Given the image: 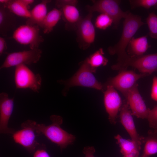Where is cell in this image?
<instances>
[{"label":"cell","instance_id":"obj_29","mask_svg":"<svg viewBox=\"0 0 157 157\" xmlns=\"http://www.w3.org/2000/svg\"><path fill=\"white\" fill-rule=\"evenodd\" d=\"M33 157H50V156L46 150L45 145L42 144L34 152Z\"/></svg>","mask_w":157,"mask_h":157},{"label":"cell","instance_id":"obj_22","mask_svg":"<svg viewBox=\"0 0 157 157\" xmlns=\"http://www.w3.org/2000/svg\"><path fill=\"white\" fill-rule=\"evenodd\" d=\"M3 5L15 15L27 19L30 17V6L23 0H9L6 4Z\"/></svg>","mask_w":157,"mask_h":157},{"label":"cell","instance_id":"obj_26","mask_svg":"<svg viewBox=\"0 0 157 157\" xmlns=\"http://www.w3.org/2000/svg\"><path fill=\"white\" fill-rule=\"evenodd\" d=\"M113 24V19L110 17L106 14L100 13L96 18L95 26L99 29L104 30Z\"/></svg>","mask_w":157,"mask_h":157},{"label":"cell","instance_id":"obj_30","mask_svg":"<svg viewBox=\"0 0 157 157\" xmlns=\"http://www.w3.org/2000/svg\"><path fill=\"white\" fill-rule=\"evenodd\" d=\"M151 97L154 100L157 102V76H154L153 78L151 92Z\"/></svg>","mask_w":157,"mask_h":157},{"label":"cell","instance_id":"obj_13","mask_svg":"<svg viewBox=\"0 0 157 157\" xmlns=\"http://www.w3.org/2000/svg\"><path fill=\"white\" fill-rule=\"evenodd\" d=\"M137 83L125 97L132 115L138 118L147 119L150 109L147 108L138 89Z\"/></svg>","mask_w":157,"mask_h":157},{"label":"cell","instance_id":"obj_28","mask_svg":"<svg viewBox=\"0 0 157 157\" xmlns=\"http://www.w3.org/2000/svg\"><path fill=\"white\" fill-rule=\"evenodd\" d=\"M147 119L149 127L157 129V106L149 109Z\"/></svg>","mask_w":157,"mask_h":157},{"label":"cell","instance_id":"obj_11","mask_svg":"<svg viewBox=\"0 0 157 157\" xmlns=\"http://www.w3.org/2000/svg\"><path fill=\"white\" fill-rule=\"evenodd\" d=\"M104 92V102L108 115V119L111 124H115L118 113L122 105L121 98L116 89L113 86L106 87Z\"/></svg>","mask_w":157,"mask_h":157},{"label":"cell","instance_id":"obj_3","mask_svg":"<svg viewBox=\"0 0 157 157\" xmlns=\"http://www.w3.org/2000/svg\"><path fill=\"white\" fill-rule=\"evenodd\" d=\"M145 24L140 17L129 12L124 19L121 38L115 45L108 48L109 53L112 55H116L117 57L126 53L127 47L130 41L139 28Z\"/></svg>","mask_w":157,"mask_h":157},{"label":"cell","instance_id":"obj_18","mask_svg":"<svg viewBox=\"0 0 157 157\" xmlns=\"http://www.w3.org/2000/svg\"><path fill=\"white\" fill-rule=\"evenodd\" d=\"M150 47L147 35L137 38L133 37L127 46L126 52L131 56H140L144 55Z\"/></svg>","mask_w":157,"mask_h":157},{"label":"cell","instance_id":"obj_4","mask_svg":"<svg viewBox=\"0 0 157 157\" xmlns=\"http://www.w3.org/2000/svg\"><path fill=\"white\" fill-rule=\"evenodd\" d=\"M92 73L86 58L78 71L71 78L66 80L58 81V83L65 86L62 91L63 94L66 95L69 88L75 86L92 88L98 90H104V84L99 82Z\"/></svg>","mask_w":157,"mask_h":157},{"label":"cell","instance_id":"obj_2","mask_svg":"<svg viewBox=\"0 0 157 157\" xmlns=\"http://www.w3.org/2000/svg\"><path fill=\"white\" fill-rule=\"evenodd\" d=\"M131 67L141 73L149 75L157 71V53L132 57L127 53L117 58V63L113 65L111 69L120 71L126 69Z\"/></svg>","mask_w":157,"mask_h":157},{"label":"cell","instance_id":"obj_7","mask_svg":"<svg viewBox=\"0 0 157 157\" xmlns=\"http://www.w3.org/2000/svg\"><path fill=\"white\" fill-rule=\"evenodd\" d=\"M12 37L19 44L28 46L32 49H39L44 41L40 33V27L37 25H21L14 31Z\"/></svg>","mask_w":157,"mask_h":157},{"label":"cell","instance_id":"obj_12","mask_svg":"<svg viewBox=\"0 0 157 157\" xmlns=\"http://www.w3.org/2000/svg\"><path fill=\"white\" fill-rule=\"evenodd\" d=\"M120 122L133 140L140 149L144 143V137L138 133L135 126L131 111L126 102L122 104L120 110Z\"/></svg>","mask_w":157,"mask_h":157},{"label":"cell","instance_id":"obj_15","mask_svg":"<svg viewBox=\"0 0 157 157\" xmlns=\"http://www.w3.org/2000/svg\"><path fill=\"white\" fill-rule=\"evenodd\" d=\"M35 131L28 127L22 128L12 134L14 142L26 149L30 153H33L40 144L35 139Z\"/></svg>","mask_w":157,"mask_h":157},{"label":"cell","instance_id":"obj_34","mask_svg":"<svg viewBox=\"0 0 157 157\" xmlns=\"http://www.w3.org/2000/svg\"><path fill=\"white\" fill-rule=\"evenodd\" d=\"M140 157H149L143 154Z\"/></svg>","mask_w":157,"mask_h":157},{"label":"cell","instance_id":"obj_5","mask_svg":"<svg viewBox=\"0 0 157 157\" xmlns=\"http://www.w3.org/2000/svg\"><path fill=\"white\" fill-rule=\"evenodd\" d=\"M92 5H87L86 8L88 12H98L107 15L113 19L114 28L117 29L120 21L124 19L129 11H124L120 8V1L117 0H92Z\"/></svg>","mask_w":157,"mask_h":157},{"label":"cell","instance_id":"obj_19","mask_svg":"<svg viewBox=\"0 0 157 157\" xmlns=\"http://www.w3.org/2000/svg\"><path fill=\"white\" fill-rule=\"evenodd\" d=\"M50 0H43L36 5L30 10V17L27 19L26 24L31 25H37L41 27L47 13V5Z\"/></svg>","mask_w":157,"mask_h":157},{"label":"cell","instance_id":"obj_8","mask_svg":"<svg viewBox=\"0 0 157 157\" xmlns=\"http://www.w3.org/2000/svg\"><path fill=\"white\" fill-rule=\"evenodd\" d=\"M148 75L137 73L133 70H122L119 71L116 76L109 78L104 85L105 89L107 86H111L119 91L125 97L139 79Z\"/></svg>","mask_w":157,"mask_h":157},{"label":"cell","instance_id":"obj_24","mask_svg":"<svg viewBox=\"0 0 157 157\" xmlns=\"http://www.w3.org/2000/svg\"><path fill=\"white\" fill-rule=\"evenodd\" d=\"M104 54L103 49L100 48L86 58L93 72L96 71L97 67L107 64L108 60Z\"/></svg>","mask_w":157,"mask_h":157},{"label":"cell","instance_id":"obj_9","mask_svg":"<svg viewBox=\"0 0 157 157\" xmlns=\"http://www.w3.org/2000/svg\"><path fill=\"white\" fill-rule=\"evenodd\" d=\"M42 53V50L39 49L10 53L6 56L0 69L37 63L40 60Z\"/></svg>","mask_w":157,"mask_h":157},{"label":"cell","instance_id":"obj_6","mask_svg":"<svg viewBox=\"0 0 157 157\" xmlns=\"http://www.w3.org/2000/svg\"><path fill=\"white\" fill-rule=\"evenodd\" d=\"M16 88L29 89L34 92H39L42 79L39 74H35L26 65H20L15 67L14 76Z\"/></svg>","mask_w":157,"mask_h":157},{"label":"cell","instance_id":"obj_20","mask_svg":"<svg viewBox=\"0 0 157 157\" xmlns=\"http://www.w3.org/2000/svg\"><path fill=\"white\" fill-rule=\"evenodd\" d=\"M114 138L120 148L123 157H138L140 149L133 140L124 139L119 134Z\"/></svg>","mask_w":157,"mask_h":157},{"label":"cell","instance_id":"obj_32","mask_svg":"<svg viewBox=\"0 0 157 157\" xmlns=\"http://www.w3.org/2000/svg\"><path fill=\"white\" fill-rule=\"evenodd\" d=\"M95 151V149L93 147H85L83 150L85 157H94V154Z\"/></svg>","mask_w":157,"mask_h":157},{"label":"cell","instance_id":"obj_33","mask_svg":"<svg viewBox=\"0 0 157 157\" xmlns=\"http://www.w3.org/2000/svg\"><path fill=\"white\" fill-rule=\"evenodd\" d=\"M7 48V44L5 39L0 37V55L1 56Z\"/></svg>","mask_w":157,"mask_h":157},{"label":"cell","instance_id":"obj_16","mask_svg":"<svg viewBox=\"0 0 157 157\" xmlns=\"http://www.w3.org/2000/svg\"><path fill=\"white\" fill-rule=\"evenodd\" d=\"M60 9L62 13V18L65 23L66 28L68 30L76 29L82 18L76 6L67 5Z\"/></svg>","mask_w":157,"mask_h":157},{"label":"cell","instance_id":"obj_31","mask_svg":"<svg viewBox=\"0 0 157 157\" xmlns=\"http://www.w3.org/2000/svg\"><path fill=\"white\" fill-rule=\"evenodd\" d=\"M78 2V1L76 0H58L56 1L55 5L58 8L60 9L67 5L76 6Z\"/></svg>","mask_w":157,"mask_h":157},{"label":"cell","instance_id":"obj_10","mask_svg":"<svg viewBox=\"0 0 157 157\" xmlns=\"http://www.w3.org/2000/svg\"><path fill=\"white\" fill-rule=\"evenodd\" d=\"M92 14L88 12L85 17L82 18L76 29L79 46L84 50L88 49L95 39V30L92 22Z\"/></svg>","mask_w":157,"mask_h":157},{"label":"cell","instance_id":"obj_1","mask_svg":"<svg viewBox=\"0 0 157 157\" xmlns=\"http://www.w3.org/2000/svg\"><path fill=\"white\" fill-rule=\"evenodd\" d=\"M50 118L52 123L49 125L38 124L34 121L29 119L22 123L21 126L22 128L28 127L32 129L38 135H44L59 146L62 151L68 145L73 144L76 137L61 128L60 125L63 122V119L61 116L53 115Z\"/></svg>","mask_w":157,"mask_h":157},{"label":"cell","instance_id":"obj_27","mask_svg":"<svg viewBox=\"0 0 157 157\" xmlns=\"http://www.w3.org/2000/svg\"><path fill=\"white\" fill-rule=\"evenodd\" d=\"M129 2L132 9L139 7L147 9L152 7L157 9V0H130Z\"/></svg>","mask_w":157,"mask_h":157},{"label":"cell","instance_id":"obj_14","mask_svg":"<svg viewBox=\"0 0 157 157\" xmlns=\"http://www.w3.org/2000/svg\"><path fill=\"white\" fill-rule=\"evenodd\" d=\"M14 107L13 98H10L6 92L0 94V132L1 133L13 134L15 131L8 126V122Z\"/></svg>","mask_w":157,"mask_h":157},{"label":"cell","instance_id":"obj_17","mask_svg":"<svg viewBox=\"0 0 157 157\" xmlns=\"http://www.w3.org/2000/svg\"><path fill=\"white\" fill-rule=\"evenodd\" d=\"M15 15L4 5L0 4V33L6 36L9 32L15 26Z\"/></svg>","mask_w":157,"mask_h":157},{"label":"cell","instance_id":"obj_21","mask_svg":"<svg viewBox=\"0 0 157 157\" xmlns=\"http://www.w3.org/2000/svg\"><path fill=\"white\" fill-rule=\"evenodd\" d=\"M62 17V13L60 9L54 8L47 13L40 27L43 29L45 34L51 32L54 27Z\"/></svg>","mask_w":157,"mask_h":157},{"label":"cell","instance_id":"obj_25","mask_svg":"<svg viewBox=\"0 0 157 157\" xmlns=\"http://www.w3.org/2000/svg\"><path fill=\"white\" fill-rule=\"evenodd\" d=\"M149 32L151 38L157 39V15L154 12L149 13L146 20Z\"/></svg>","mask_w":157,"mask_h":157},{"label":"cell","instance_id":"obj_23","mask_svg":"<svg viewBox=\"0 0 157 157\" xmlns=\"http://www.w3.org/2000/svg\"><path fill=\"white\" fill-rule=\"evenodd\" d=\"M144 143L143 154L149 157L157 153V129L148 130Z\"/></svg>","mask_w":157,"mask_h":157}]
</instances>
